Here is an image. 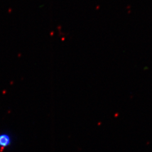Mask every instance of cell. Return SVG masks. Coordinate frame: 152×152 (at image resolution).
<instances>
[{"label": "cell", "instance_id": "obj_1", "mask_svg": "<svg viewBox=\"0 0 152 152\" xmlns=\"http://www.w3.org/2000/svg\"><path fill=\"white\" fill-rule=\"evenodd\" d=\"M12 143V137L9 133L2 132L0 134V148L3 150L10 147Z\"/></svg>", "mask_w": 152, "mask_h": 152}]
</instances>
